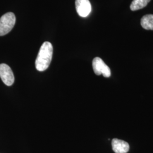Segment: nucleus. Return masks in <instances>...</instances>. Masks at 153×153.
I'll list each match as a JSON object with an SVG mask.
<instances>
[{
  "label": "nucleus",
  "mask_w": 153,
  "mask_h": 153,
  "mask_svg": "<svg viewBox=\"0 0 153 153\" xmlns=\"http://www.w3.org/2000/svg\"><path fill=\"white\" fill-rule=\"evenodd\" d=\"M52 45L48 42H44L40 48L35 61V66L38 71H44L48 69L52 60Z\"/></svg>",
  "instance_id": "nucleus-1"
},
{
  "label": "nucleus",
  "mask_w": 153,
  "mask_h": 153,
  "mask_svg": "<svg viewBox=\"0 0 153 153\" xmlns=\"http://www.w3.org/2000/svg\"><path fill=\"white\" fill-rule=\"evenodd\" d=\"M16 18L14 13L9 12L0 18V36H4L9 33L14 27Z\"/></svg>",
  "instance_id": "nucleus-2"
},
{
  "label": "nucleus",
  "mask_w": 153,
  "mask_h": 153,
  "mask_svg": "<svg viewBox=\"0 0 153 153\" xmlns=\"http://www.w3.org/2000/svg\"><path fill=\"white\" fill-rule=\"evenodd\" d=\"M93 68L94 73L98 76L102 74L104 77L108 78L111 75V72L109 67L100 57H97L94 59Z\"/></svg>",
  "instance_id": "nucleus-3"
},
{
  "label": "nucleus",
  "mask_w": 153,
  "mask_h": 153,
  "mask_svg": "<svg viewBox=\"0 0 153 153\" xmlns=\"http://www.w3.org/2000/svg\"><path fill=\"white\" fill-rule=\"evenodd\" d=\"M0 78L6 85L10 86L14 82V76L10 66L5 64H0Z\"/></svg>",
  "instance_id": "nucleus-4"
},
{
  "label": "nucleus",
  "mask_w": 153,
  "mask_h": 153,
  "mask_svg": "<svg viewBox=\"0 0 153 153\" xmlns=\"http://www.w3.org/2000/svg\"><path fill=\"white\" fill-rule=\"evenodd\" d=\"M77 13L82 17L88 16L91 11V6L89 0H76Z\"/></svg>",
  "instance_id": "nucleus-5"
},
{
  "label": "nucleus",
  "mask_w": 153,
  "mask_h": 153,
  "mask_svg": "<svg viewBox=\"0 0 153 153\" xmlns=\"http://www.w3.org/2000/svg\"><path fill=\"white\" fill-rule=\"evenodd\" d=\"M112 148L115 153H126L129 150V145L123 140L114 138L112 141Z\"/></svg>",
  "instance_id": "nucleus-6"
},
{
  "label": "nucleus",
  "mask_w": 153,
  "mask_h": 153,
  "mask_svg": "<svg viewBox=\"0 0 153 153\" xmlns=\"http://www.w3.org/2000/svg\"><path fill=\"white\" fill-rule=\"evenodd\" d=\"M142 27L148 30H153V14H147L142 17L141 20Z\"/></svg>",
  "instance_id": "nucleus-7"
},
{
  "label": "nucleus",
  "mask_w": 153,
  "mask_h": 153,
  "mask_svg": "<svg viewBox=\"0 0 153 153\" xmlns=\"http://www.w3.org/2000/svg\"><path fill=\"white\" fill-rule=\"evenodd\" d=\"M150 1V0H133L130 8L132 11H136L146 6Z\"/></svg>",
  "instance_id": "nucleus-8"
}]
</instances>
